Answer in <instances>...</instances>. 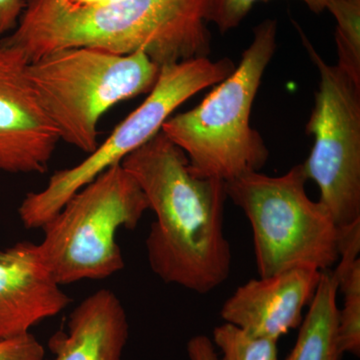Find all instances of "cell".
I'll use <instances>...</instances> for the list:
<instances>
[{
  "instance_id": "cell-1",
  "label": "cell",
  "mask_w": 360,
  "mask_h": 360,
  "mask_svg": "<svg viewBox=\"0 0 360 360\" xmlns=\"http://www.w3.org/2000/svg\"><path fill=\"white\" fill-rule=\"evenodd\" d=\"M122 165L155 214L146 240L151 270L163 283L198 295L217 290L231 271L225 181L194 174L186 153L161 130Z\"/></svg>"
},
{
  "instance_id": "cell-2",
  "label": "cell",
  "mask_w": 360,
  "mask_h": 360,
  "mask_svg": "<svg viewBox=\"0 0 360 360\" xmlns=\"http://www.w3.org/2000/svg\"><path fill=\"white\" fill-rule=\"evenodd\" d=\"M212 0H116L75 7L65 0H26L18 25L4 39L30 63L45 54L94 47L112 53L142 51L156 65L207 58Z\"/></svg>"
},
{
  "instance_id": "cell-3",
  "label": "cell",
  "mask_w": 360,
  "mask_h": 360,
  "mask_svg": "<svg viewBox=\"0 0 360 360\" xmlns=\"http://www.w3.org/2000/svg\"><path fill=\"white\" fill-rule=\"evenodd\" d=\"M277 22L266 20L238 66L198 106L163 123L161 131L186 153L200 177L229 181L260 172L269 158L262 135L250 125L253 101L276 51Z\"/></svg>"
},
{
  "instance_id": "cell-4",
  "label": "cell",
  "mask_w": 360,
  "mask_h": 360,
  "mask_svg": "<svg viewBox=\"0 0 360 360\" xmlns=\"http://www.w3.org/2000/svg\"><path fill=\"white\" fill-rule=\"evenodd\" d=\"M160 68L144 52L122 54L72 47L45 54L28 65V77L61 141L94 153L106 111L155 86Z\"/></svg>"
},
{
  "instance_id": "cell-5",
  "label": "cell",
  "mask_w": 360,
  "mask_h": 360,
  "mask_svg": "<svg viewBox=\"0 0 360 360\" xmlns=\"http://www.w3.org/2000/svg\"><path fill=\"white\" fill-rule=\"evenodd\" d=\"M304 167L281 176L250 172L225 182L227 198L250 221L259 277L295 267L330 270L340 259V227L305 191Z\"/></svg>"
},
{
  "instance_id": "cell-6",
  "label": "cell",
  "mask_w": 360,
  "mask_h": 360,
  "mask_svg": "<svg viewBox=\"0 0 360 360\" xmlns=\"http://www.w3.org/2000/svg\"><path fill=\"white\" fill-rule=\"evenodd\" d=\"M148 210L146 194L122 163L73 194L42 226L40 250L59 285L101 281L123 269L116 234L134 229Z\"/></svg>"
},
{
  "instance_id": "cell-7",
  "label": "cell",
  "mask_w": 360,
  "mask_h": 360,
  "mask_svg": "<svg viewBox=\"0 0 360 360\" xmlns=\"http://www.w3.org/2000/svg\"><path fill=\"white\" fill-rule=\"evenodd\" d=\"M234 68L231 59L212 61L208 58L162 66L146 101L89 158L54 172L42 191L25 196L18 208L22 224L26 229H42L73 194L150 141L181 104L206 87L219 84Z\"/></svg>"
},
{
  "instance_id": "cell-8",
  "label": "cell",
  "mask_w": 360,
  "mask_h": 360,
  "mask_svg": "<svg viewBox=\"0 0 360 360\" xmlns=\"http://www.w3.org/2000/svg\"><path fill=\"white\" fill-rule=\"evenodd\" d=\"M300 33L321 75L307 125L314 144L303 167L338 226H348L360 221V84L338 65H328Z\"/></svg>"
},
{
  "instance_id": "cell-9",
  "label": "cell",
  "mask_w": 360,
  "mask_h": 360,
  "mask_svg": "<svg viewBox=\"0 0 360 360\" xmlns=\"http://www.w3.org/2000/svg\"><path fill=\"white\" fill-rule=\"evenodd\" d=\"M30 60L18 47L0 42V170L44 174L60 135L28 77Z\"/></svg>"
},
{
  "instance_id": "cell-10",
  "label": "cell",
  "mask_w": 360,
  "mask_h": 360,
  "mask_svg": "<svg viewBox=\"0 0 360 360\" xmlns=\"http://www.w3.org/2000/svg\"><path fill=\"white\" fill-rule=\"evenodd\" d=\"M321 272L314 267H295L250 279L224 303L220 316L250 335L278 341L291 329L300 328Z\"/></svg>"
},
{
  "instance_id": "cell-11",
  "label": "cell",
  "mask_w": 360,
  "mask_h": 360,
  "mask_svg": "<svg viewBox=\"0 0 360 360\" xmlns=\"http://www.w3.org/2000/svg\"><path fill=\"white\" fill-rule=\"evenodd\" d=\"M60 286L39 245L25 240L0 250V340L65 310L71 300Z\"/></svg>"
},
{
  "instance_id": "cell-12",
  "label": "cell",
  "mask_w": 360,
  "mask_h": 360,
  "mask_svg": "<svg viewBox=\"0 0 360 360\" xmlns=\"http://www.w3.org/2000/svg\"><path fill=\"white\" fill-rule=\"evenodd\" d=\"M68 328L49 338L52 360H122L129 326L124 307L112 291L87 296L71 312Z\"/></svg>"
},
{
  "instance_id": "cell-13",
  "label": "cell",
  "mask_w": 360,
  "mask_h": 360,
  "mask_svg": "<svg viewBox=\"0 0 360 360\" xmlns=\"http://www.w3.org/2000/svg\"><path fill=\"white\" fill-rule=\"evenodd\" d=\"M338 283L333 270L321 272L295 347L284 360H341L338 340Z\"/></svg>"
},
{
  "instance_id": "cell-14",
  "label": "cell",
  "mask_w": 360,
  "mask_h": 360,
  "mask_svg": "<svg viewBox=\"0 0 360 360\" xmlns=\"http://www.w3.org/2000/svg\"><path fill=\"white\" fill-rule=\"evenodd\" d=\"M340 259L335 270L338 290L343 295L338 309V340L341 352L360 354V221L340 227Z\"/></svg>"
},
{
  "instance_id": "cell-15",
  "label": "cell",
  "mask_w": 360,
  "mask_h": 360,
  "mask_svg": "<svg viewBox=\"0 0 360 360\" xmlns=\"http://www.w3.org/2000/svg\"><path fill=\"white\" fill-rule=\"evenodd\" d=\"M326 9L338 22L336 65L360 84V0H328Z\"/></svg>"
},
{
  "instance_id": "cell-16",
  "label": "cell",
  "mask_w": 360,
  "mask_h": 360,
  "mask_svg": "<svg viewBox=\"0 0 360 360\" xmlns=\"http://www.w3.org/2000/svg\"><path fill=\"white\" fill-rule=\"evenodd\" d=\"M212 342L221 352V360H278V341L250 335L227 322L213 329Z\"/></svg>"
},
{
  "instance_id": "cell-17",
  "label": "cell",
  "mask_w": 360,
  "mask_h": 360,
  "mask_svg": "<svg viewBox=\"0 0 360 360\" xmlns=\"http://www.w3.org/2000/svg\"><path fill=\"white\" fill-rule=\"evenodd\" d=\"M257 1L266 0H212L208 22L212 21L220 32L225 33L238 27L245 20L252 6ZM310 11L321 13L326 9L328 0H302Z\"/></svg>"
},
{
  "instance_id": "cell-18",
  "label": "cell",
  "mask_w": 360,
  "mask_h": 360,
  "mask_svg": "<svg viewBox=\"0 0 360 360\" xmlns=\"http://www.w3.org/2000/svg\"><path fill=\"white\" fill-rule=\"evenodd\" d=\"M44 347L30 333L0 340V360H44Z\"/></svg>"
},
{
  "instance_id": "cell-19",
  "label": "cell",
  "mask_w": 360,
  "mask_h": 360,
  "mask_svg": "<svg viewBox=\"0 0 360 360\" xmlns=\"http://www.w3.org/2000/svg\"><path fill=\"white\" fill-rule=\"evenodd\" d=\"M26 6V0H0V35L13 32Z\"/></svg>"
},
{
  "instance_id": "cell-20",
  "label": "cell",
  "mask_w": 360,
  "mask_h": 360,
  "mask_svg": "<svg viewBox=\"0 0 360 360\" xmlns=\"http://www.w3.org/2000/svg\"><path fill=\"white\" fill-rule=\"evenodd\" d=\"M187 354L191 360H219L214 345L207 336H194L187 343Z\"/></svg>"
},
{
  "instance_id": "cell-21",
  "label": "cell",
  "mask_w": 360,
  "mask_h": 360,
  "mask_svg": "<svg viewBox=\"0 0 360 360\" xmlns=\"http://www.w3.org/2000/svg\"><path fill=\"white\" fill-rule=\"evenodd\" d=\"M66 4L75 7H96L108 6L116 0H65Z\"/></svg>"
}]
</instances>
